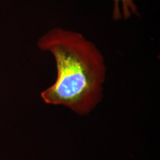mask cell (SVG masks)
<instances>
[{
  "mask_svg": "<svg viewBox=\"0 0 160 160\" xmlns=\"http://www.w3.org/2000/svg\"><path fill=\"white\" fill-rule=\"evenodd\" d=\"M133 16H139L134 0H113V19H128Z\"/></svg>",
  "mask_w": 160,
  "mask_h": 160,
  "instance_id": "2",
  "label": "cell"
},
{
  "mask_svg": "<svg viewBox=\"0 0 160 160\" xmlns=\"http://www.w3.org/2000/svg\"><path fill=\"white\" fill-rule=\"evenodd\" d=\"M38 48L51 53L57 79L41 93L48 105H61L79 115H87L103 97L106 65L102 53L79 32L52 28L42 36Z\"/></svg>",
  "mask_w": 160,
  "mask_h": 160,
  "instance_id": "1",
  "label": "cell"
}]
</instances>
